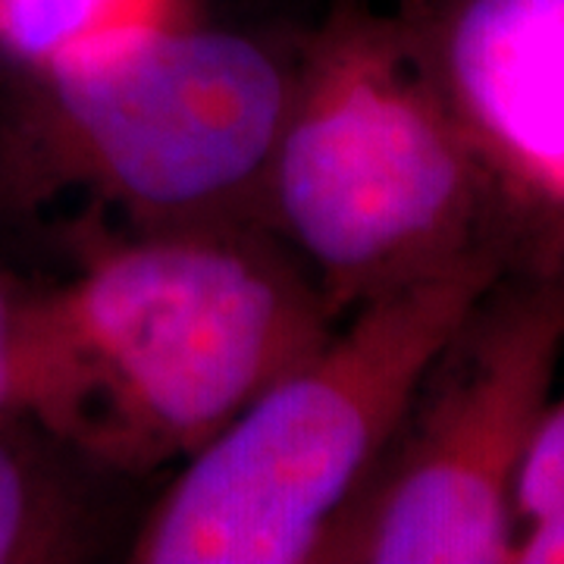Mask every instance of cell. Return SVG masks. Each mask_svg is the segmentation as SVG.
Here are the masks:
<instances>
[{
  "label": "cell",
  "instance_id": "1",
  "mask_svg": "<svg viewBox=\"0 0 564 564\" xmlns=\"http://www.w3.org/2000/svg\"><path fill=\"white\" fill-rule=\"evenodd\" d=\"M54 299L79 367V448L122 474L195 455L339 323L263 223L107 239Z\"/></svg>",
  "mask_w": 564,
  "mask_h": 564
},
{
  "label": "cell",
  "instance_id": "2",
  "mask_svg": "<svg viewBox=\"0 0 564 564\" xmlns=\"http://www.w3.org/2000/svg\"><path fill=\"white\" fill-rule=\"evenodd\" d=\"M261 220L339 321L474 254L521 258L399 17L358 7L329 17L295 61Z\"/></svg>",
  "mask_w": 564,
  "mask_h": 564
},
{
  "label": "cell",
  "instance_id": "3",
  "mask_svg": "<svg viewBox=\"0 0 564 564\" xmlns=\"http://www.w3.org/2000/svg\"><path fill=\"white\" fill-rule=\"evenodd\" d=\"M518 254L484 251L355 307L185 458L144 514L139 564H317L430 364Z\"/></svg>",
  "mask_w": 564,
  "mask_h": 564
},
{
  "label": "cell",
  "instance_id": "4",
  "mask_svg": "<svg viewBox=\"0 0 564 564\" xmlns=\"http://www.w3.org/2000/svg\"><path fill=\"white\" fill-rule=\"evenodd\" d=\"M295 61L198 17L122 29L22 73L17 158L129 232L263 223Z\"/></svg>",
  "mask_w": 564,
  "mask_h": 564
},
{
  "label": "cell",
  "instance_id": "5",
  "mask_svg": "<svg viewBox=\"0 0 564 564\" xmlns=\"http://www.w3.org/2000/svg\"><path fill=\"white\" fill-rule=\"evenodd\" d=\"M564 370V258H514L430 364L317 564H514V492Z\"/></svg>",
  "mask_w": 564,
  "mask_h": 564
},
{
  "label": "cell",
  "instance_id": "6",
  "mask_svg": "<svg viewBox=\"0 0 564 564\" xmlns=\"http://www.w3.org/2000/svg\"><path fill=\"white\" fill-rule=\"evenodd\" d=\"M423 73L530 258H564V0H408Z\"/></svg>",
  "mask_w": 564,
  "mask_h": 564
},
{
  "label": "cell",
  "instance_id": "7",
  "mask_svg": "<svg viewBox=\"0 0 564 564\" xmlns=\"http://www.w3.org/2000/svg\"><path fill=\"white\" fill-rule=\"evenodd\" d=\"M98 467L47 426L0 417V564L88 562L101 549Z\"/></svg>",
  "mask_w": 564,
  "mask_h": 564
},
{
  "label": "cell",
  "instance_id": "8",
  "mask_svg": "<svg viewBox=\"0 0 564 564\" xmlns=\"http://www.w3.org/2000/svg\"><path fill=\"white\" fill-rule=\"evenodd\" d=\"M0 417L47 426L79 448L82 380L54 289L0 270Z\"/></svg>",
  "mask_w": 564,
  "mask_h": 564
},
{
  "label": "cell",
  "instance_id": "9",
  "mask_svg": "<svg viewBox=\"0 0 564 564\" xmlns=\"http://www.w3.org/2000/svg\"><path fill=\"white\" fill-rule=\"evenodd\" d=\"M188 17L192 0H0V61L29 73L122 29Z\"/></svg>",
  "mask_w": 564,
  "mask_h": 564
},
{
  "label": "cell",
  "instance_id": "10",
  "mask_svg": "<svg viewBox=\"0 0 564 564\" xmlns=\"http://www.w3.org/2000/svg\"><path fill=\"white\" fill-rule=\"evenodd\" d=\"M514 564H564V380L555 386L527 452L514 492Z\"/></svg>",
  "mask_w": 564,
  "mask_h": 564
}]
</instances>
